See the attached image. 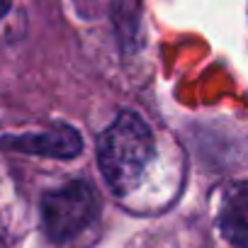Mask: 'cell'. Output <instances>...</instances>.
Segmentation results:
<instances>
[{"label":"cell","instance_id":"1","mask_svg":"<svg viewBox=\"0 0 248 248\" xmlns=\"http://www.w3.org/2000/svg\"><path fill=\"white\" fill-rule=\"evenodd\" d=\"M154 156V137L146 122L134 112H122L97 144L100 173L117 195L132 192L146 173Z\"/></svg>","mask_w":248,"mask_h":248},{"label":"cell","instance_id":"2","mask_svg":"<svg viewBox=\"0 0 248 248\" xmlns=\"http://www.w3.org/2000/svg\"><path fill=\"white\" fill-rule=\"evenodd\" d=\"M97 200L85 183H68L42 200V226L44 233L56 241H71L95 217Z\"/></svg>","mask_w":248,"mask_h":248},{"label":"cell","instance_id":"3","mask_svg":"<svg viewBox=\"0 0 248 248\" xmlns=\"http://www.w3.org/2000/svg\"><path fill=\"white\" fill-rule=\"evenodd\" d=\"M219 226L233 248H248V180L233 183L219 207Z\"/></svg>","mask_w":248,"mask_h":248},{"label":"cell","instance_id":"4","mask_svg":"<svg viewBox=\"0 0 248 248\" xmlns=\"http://www.w3.org/2000/svg\"><path fill=\"white\" fill-rule=\"evenodd\" d=\"M8 146L30 151V154H46V156H71L80 149V141L76 132L61 129V134H37V137H22L10 139Z\"/></svg>","mask_w":248,"mask_h":248},{"label":"cell","instance_id":"5","mask_svg":"<svg viewBox=\"0 0 248 248\" xmlns=\"http://www.w3.org/2000/svg\"><path fill=\"white\" fill-rule=\"evenodd\" d=\"M10 10V0H0V20L5 17V13Z\"/></svg>","mask_w":248,"mask_h":248}]
</instances>
